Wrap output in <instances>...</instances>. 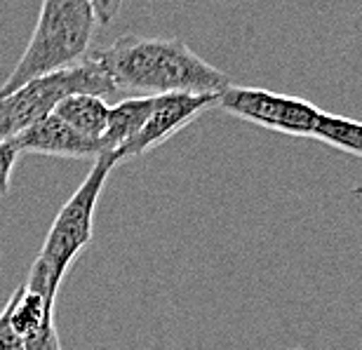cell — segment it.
<instances>
[{"instance_id":"obj_1","label":"cell","mask_w":362,"mask_h":350,"mask_svg":"<svg viewBox=\"0 0 362 350\" xmlns=\"http://www.w3.org/2000/svg\"><path fill=\"white\" fill-rule=\"evenodd\" d=\"M88 57L99 64L115 92H136V97L170 92L219 94L230 85L226 73L195 54L179 38L122 35L108 47L92 49Z\"/></svg>"},{"instance_id":"obj_2","label":"cell","mask_w":362,"mask_h":350,"mask_svg":"<svg viewBox=\"0 0 362 350\" xmlns=\"http://www.w3.org/2000/svg\"><path fill=\"white\" fill-rule=\"evenodd\" d=\"M115 170L111 156H101L92 163L90 174L78 186V191L66 200V205L54 216L49 233L45 238L40 254L35 257L28 271L26 287L45 298L47 305L54 308V298L71 264L85 247L92 243L94 214H97L99 195L104 191L108 174Z\"/></svg>"},{"instance_id":"obj_3","label":"cell","mask_w":362,"mask_h":350,"mask_svg":"<svg viewBox=\"0 0 362 350\" xmlns=\"http://www.w3.org/2000/svg\"><path fill=\"white\" fill-rule=\"evenodd\" d=\"M97 26L99 19L92 0H42L31 40L17 66L0 85V97L38 76L83 62Z\"/></svg>"},{"instance_id":"obj_4","label":"cell","mask_w":362,"mask_h":350,"mask_svg":"<svg viewBox=\"0 0 362 350\" xmlns=\"http://www.w3.org/2000/svg\"><path fill=\"white\" fill-rule=\"evenodd\" d=\"M115 87L99 64L85 57L74 66L45 73L0 97V141H10L42 120L71 94H113Z\"/></svg>"},{"instance_id":"obj_5","label":"cell","mask_w":362,"mask_h":350,"mask_svg":"<svg viewBox=\"0 0 362 350\" xmlns=\"http://www.w3.org/2000/svg\"><path fill=\"white\" fill-rule=\"evenodd\" d=\"M216 108L238 120L250 122V125L289 136H310L322 113V108L301 97H294V94L233 83L219 92Z\"/></svg>"},{"instance_id":"obj_6","label":"cell","mask_w":362,"mask_h":350,"mask_svg":"<svg viewBox=\"0 0 362 350\" xmlns=\"http://www.w3.org/2000/svg\"><path fill=\"white\" fill-rule=\"evenodd\" d=\"M216 97L219 94H191V92H170V94H158L153 97V108H151L148 120L144 122V127L136 132L132 139L118 146L111 158L115 165H120L122 160L139 158L144 153L153 151L156 146H160L195 122L202 113L209 108H216Z\"/></svg>"},{"instance_id":"obj_7","label":"cell","mask_w":362,"mask_h":350,"mask_svg":"<svg viewBox=\"0 0 362 350\" xmlns=\"http://www.w3.org/2000/svg\"><path fill=\"white\" fill-rule=\"evenodd\" d=\"M14 148L19 153H38V156H52V158H71V160H97L101 156H108L104 151V144L94 141L69 127L62 118L54 113L45 115L42 120L33 122L31 127L17 134Z\"/></svg>"},{"instance_id":"obj_8","label":"cell","mask_w":362,"mask_h":350,"mask_svg":"<svg viewBox=\"0 0 362 350\" xmlns=\"http://www.w3.org/2000/svg\"><path fill=\"white\" fill-rule=\"evenodd\" d=\"M108 108L111 106L106 104V99L97 94H71L57 104L52 113L83 136L101 141L108 122Z\"/></svg>"},{"instance_id":"obj_9","label":"cell","mask_w":362,"mask_h":350,"mask_svg":"<svg viewBox=\"0 0 362 350\" xmlns=\"http://www.w3.org/2000/svg\"><path fill=\"white\" fill-rule=\"evenodd\" d=\"M151 108H153V97H129L108 108L106 132L101 136V144H104L108 156L139 132L144 122L148 120Z\"/></svg>"},{"instance_id":"obj_10","label":"cell","mask_w":362,"mask_h":350,"mask_svg":"<svg viewBox=\"0 0 362 350\" xmlns=\"http://www.w3.org/2000/svg\"><path fill=\"white\" fill-rule=\"evenodd\" d=\"M7 313H10V325L12 329L19 334L21 339L31 341L38 337L40 332H45L47 327H52V305L45 303V298L31 291L26 284H19L12 298L7 301Z\"/></svg>"},{"instance_id":"obj_11","label":"cell","mask_w":362,"mask_h":350,"mask_svg":"<svg viewBox=\"0 0 362 350\" xmlns=\"http://www.w3.org/2000/svg\"><path fill=\"white\" fill-rule=\"evenodd\" d=\"M310 139L327 144L332 148L349 153L362 160V120L346 118L337 113H320L317 125L310 134Z\"/></svg>"},{"instance_id":"obj_12","label":"cell","mask_w":362,"mask_h":350,"mask_svg":"<svg viewBox=\"0 0 362 350\" xmlns=\"http://www.w3.org/2000/svg\"><path fill=\"white\" fill-rule=\"evenodd\" d=\"M19 156L21 153L14 148L12 141H0V198H5L10 191V179Z\"/></svg>"},{"instance_id":"obj_13","label":"cell","mask_w":362,"mask_h":350,"mask_svg":"<svg viewBox=\"0 0 362 350\" xmlns=\"http://www.w3.org/2000/svg\"><path fill=\"white\" fill-rule=\"evenodd\" d=\"M0 350H26L24 339L12 329L7 308L0 313Z\"/></svg>"},{"instance_id":"obj_14","label":"cell","mask_w":362,"mask_h":350,"mask_svg":"<svg viewBox=\"0 0 362 350\" xmlns=\"http://www.w3.org/2000/svg\"><path fill=\"white\" fill-rule=\"evenodd\" d=\"M122 3H125V0H92L94 12H97V19H99V26L113 24L115 17H118Z\"/></svg>"},{"instance_id":"obj_15","label":"cell","mask_w":362,"mask_h":350,"mask_svg":"<svg viewBox=\"0 0 362 350\" xmlns=\"http://www.w3.org/2000/svg\"><path fill=\"white\" fill-rule=\"evenodd\" d=\"M26 350H62V344H59V337H57L54 325L47 327L45 332H40L35 339L26 341Z\"/></svg>"},{"instance_id":"obj_16","label":"cell","mask_w":362,"mask_h":350,"mask_svg":"<svg viewBox=\"0 0 362 350\" xmlns=\"http://www.w3.org/2000/svg\"><path fill=\"white\" fill-rule=\"evenodd\" d=\"M294 350H303V348H294Z\"/></svg>"},{"instance_id":"obj_17","label":"cell","mask_w":362,"mask_h":350,"mask_svg":"<svg viewBox=\"0 0 362 350\" xmlns=\"http://www.w3.org/2000/svg\"><path fill=\"white\" fill-rule=\"evenodd\" d=\"M292 350H294V348H292Z\"/></svg>"}]
</instances>
